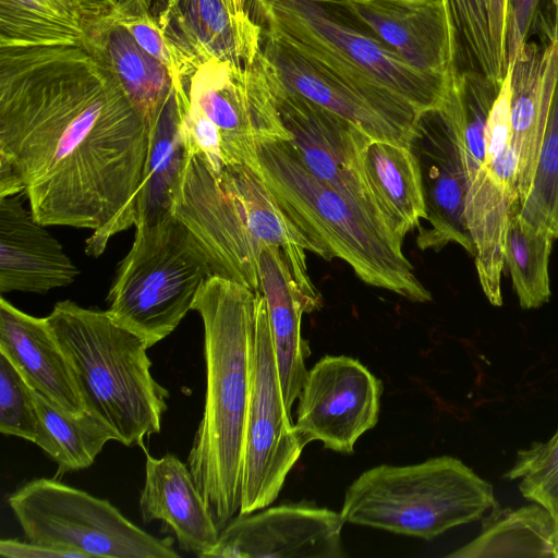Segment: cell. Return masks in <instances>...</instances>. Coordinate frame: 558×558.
I'll list each match as a JSON object with an SVG mask.
<instances>
[{
    "label": "cell",
    "mask_w": 558,
    "mask_h": 558,
    "mask_svg": "<svg viewBox=\"0 0 558 558\" xmlns=\"http://www.w3.org/2000/svg\"><path fill=\"white\" fill-rule=\"evenodd\" d=\"M150 130L83 41L0 45V167L35 219L93 230L87 255L135 221Z\"/></svg>",
    "instance_id": "cell-1"
},
{
    "label": "cell",
    "mask_w": 558,
    "mask_h": 558,
    "mask_svg": "<svg viewBox=\"0 0 558 558\" xmlns=\"http://www.w3.org/2000/svg\"><path fill=\"white\" fill-rule=\"evenodd\" d=\"M192 310L204 326L206 393L187 466L220 532L240 512L255 339V291L209 277Z\"/></svg>",
    "instance_id": "cell-2"
},
{
    "label": "cell",
    "mask_w": 558,
    "mask_h": 558,
    "mask_svg": "<svg viewBox=\"0 0 558 558\" xmlns=\"http://www.w3.org/2000/svg\"><path fill=\"white\" fill-rule=\"evenodd\" d=\"M252 4L263 29L332 72L408 128L415 130L422 113L444 105L453 76L417 69L329 5L318 0H253Z\"/></svg>",
    "instance_id": "cell-3"
},
{
    "label": "cell",
    "mask_w": 558,
    "mask_h": 558,
    "mask_svg": "<svg viewBox=\"0 0 558 558\" xmlns=\"http://www.w3.org/2000/svg\"><path fill=\"white\" fill-rule=\"evenodd\" d=\"M48 323L65 354L85 410L126 447L160 433L169 391L151 375L147 344L106 311L65 300Z\"/></svg>",
    "instance_id": "cell-4"
},
{
    "label": "cell",
    "mask_w": 558,
    "mask_h": 558,
    "mask_svg": "<svg viewBox=\"0 0 558 558\" xmlns=\"http://www.w3.org/2000/svg\"><path fill=\"white\" fill-rule=\"evenodd\" d=\"M258 172L312 239L344 260L365 283L410 301L432 300L402 252V242L368 208L312 174L288 141L258 145Z\"/></svg>",
    "instance_id": "cell-5"
},
{
    "label": "cell",
    "mask_w": 558,
    "mask_h": 558,
    "mask_svg": "<svg viewBox=\"0 0 558 558\" xmlns=\"http://www.w3.org/2000/svg\"><path fill=\"white\" fill-rule=\"evenodd\" d=\"M497 504L489 482L461 460L440 456L363 472L345 490L340 513L352 524L433 539Z\"/></svg>",
    "instance_id": "cell-6"
},
{
    "label": "cell",
    "mask_w": 558,
    "mask_h": 558,
    "mask_svg": "<svg viewBox=\"0 0 558 558\" xmlns=\"http://www.w3.org/2000/svg\"><path fill=\"white\" fill-rule=\"evenodd\" d=\"M211 276L204 250L171 215L135 226L133 244L109 289L107 312L150 348L174 331Z\"/></svg>",
    "instance_id": "cell-7"
},
{
    "label": "cell",
    "mask_w": 558,
    "mask_h": 558,
    "mask_svg": "<svg viewBox=\"0 0 558 558\" xmlns=\"http://www.w3.org/2000/svg\"><path fill=\"white\" fill-rule=\"evenodd\" d=\"M8 504L26 539L78 558H177L173 538L156 537L126 519L109 500L56 478H34Z\"/></svg>",
    "instance_id": "cell-8"
},
{
    "label": "cell",
    "mask_w": 558,
    "mask_h": 558,
    "mask_svg": "<svg viewBox=\"0 0 558 558\" xmlns=\"http://www.w3.org/2000/svg\"><path fill=\"white\" fill-rule=\"evenodd\" d=\"M280 384L266 301L255 292V339L239 514L270 506L303 451Z\"/></svg>",
    "instance_id": "cell-9"
},
{
    "label": "cell",
    "mask_w": 558,
    "mask_h": 558,
    "mask_svg": "<svg viewBox=\"0 0 558 558\" xmlns=\"http://www.w3.org/2000/svg\"><path fill=\"white\" fill-rule=\"evenodd\" d=\"M182 83L189 101L219 131L225 166L258 169L259 144L291 140L259 57L248 66L219 59L201 62Z\"/></svg>",
    "instance_id": "cell-10"
},
{
    "label": "cell",
    "mask_w": 558,
    "mask_h": 558,
    "mask_svg": "<svg viewBox=\"0 0 558 558\" xmlns=\"http://www.w3.org/2000/svg\"><path fill=\"white\" fill-rule=\"evenodd\" d=\"M171 216L181 221L204 250L214 276L259 291L258 252L240 204L203 158L186 147Z\"/></svg>",
    "instance_id": "cell-11"
},
{
    "label": "cell",
    "mask_w": 558,
    "mask_h": 558,
    "mask_svg": "<svg viewBox=\"0 0 558 558\" xmlns=\"http://www.w3.org/2000/svg\"><path fill=\"white\" fill-rule=\"evenodd\" d=\"M381 393V380L357 360L322 357L299 396L294 428L301 442L319 440L327 449L352 453L356 440L378 422Z\"/></svg>",
    "instance_id": "cell-12"
},
{
    "label": "cell",
    "mask_w": 558,
    "mask_h": 558,
    "mask_svg": "<svg viewBox=\"0 0 558 558\" xmlns=\"http://www.w3.org/2000/svg\"><path fill=\"white\" fill-rule=\"evenodd\" d=\"M259 61L283 125L290 133L288 142L301 162L316 178L354 198L383 220L364 173V153L373 138L348 120L286 89L265 68L260 54Z\"/></svg>",
    "instance_id": "cell-13"
},
{
    "label": "cell",
    "mask_w": 558,
    "mask_h": 558,
    "mask_svg": "<svg viewBox=\"0 0 558 558\" xmlns=\"http://www.w3.org/2000/svg\"><path fill=\"white\" fill-rule=\"evenodd\" d=\"M410 148L421 169L426 217L417 227L421 251L457 243L475 256L465 219L466 173L458 138L440 110L420 117Z\"/></svg>",
    "instance_id": "cell-14"
},
{
    "label": "cell",
    "mask_w": 558,
    "mask_h": 558,
    "mask_svg": "<svg viewBox=\"0 0 558 558\" xmlns=\"http://www.w3.org/2000/svg\"><path fill=\"white\" fill-rule=\"evenodd\" d=\"M340 512L306 505L239 514L205 558H343Z\"/></svg>",
    "instance_id": "cell-15"
},
{
    "label": "cell",
    "mask_w": 558,
    "mask_h": 558,
    "mask_svg": "<svg viewBox=\"0 0 558 558\" xmlns=\"http://www.w3.org/2000/svg\"><path fill=\"white\" fill-rule=\"evenodd\" d=\"M374 35L417 69L453 76L457 43L444 0H318Z\"/></svg>",
    "instance_id": "cell-16"
},
{
    "label": "cell",
    "mask_w": 558,
    "mask_h": 558,
    "mask_svg": "<svg viewBox=\"0 0 558 558\" xmlns=\"http://www.w3.org/2000/svg\"><path fill=\"white\" fill-rule=\"evenodd\" d=\"M155 16L186 74L210 59L248 66L262 52L263 28L235 0H160Z\"/></svg>",
    "instance_id": "cell-17"
},
{
    "label": "cell",
    "mask_w": 558,
    "mask_h": 558,
    "mask_svg": "<svg viewBox=\"0 0 558 558\" xmlns=\"http://www.w3.org/2000/svg\"><path fill=\"white\" fill-rule=\"evenodd\" d=\"M260 60L286 89L348 120L375 141L410 147L415 130L265 29Z\"/></svg>",
    "instance_id": "cell-18"
},
{
    "label": "cell",
    "mask_w": 558,
    "mask_h": 558,
    "mask_svg": "<svg viewBox=\"0 0 558 558\" xmlns=\"http://www.w3.org/2000/svg\"><path fill=\"white\" fill-rule=\"evenodd\" d=\"M80 274L61 243L15 195L0 198V292L47 293Z\"/></svg>",
    "instance_id": "cell-19"
},
{
    "label": "cell",
    "mask_w": 558,
    "mask_h": 558,
    "mask_svg": "<svg viewBox=\"0 0 558 558\" xmlns=\"http://www.w3.org/2000/svg\"><path fill=\"white\" fill-rule=\"evenodd\" d=\"M220 178L240 204L257 252L264 245L280 248L312 312L318 310L322 298L308 275L306 252L329 260L328 251L290 217L257 169L248 165H228Z\"/></svg>",
    "instance_id": "cell-20"
},
{
    "label": "cell",
    "mask_w": 558,
    "mask_h": 558,
    "mask_svg": "<svg viewBox=\"0 0 558 558\" xmlns=\"http://www.w3.org/2000/svg\"><path fill=\"white\" fill-rule=\"evenodd\" d=\"M510 121L518 157V194L527 196L538 162L558 77V44L525 43L511 64Z\"/></svg>",
    "instance_id": "cell-21"
},
{
    "label": "cell",
    "mask_w": 558,
    "mask_h": 558,
    "mask_svg": "<svg viewBox=\"0 0 558 558\" xmlns=\"http://www.w3.org/2000/svg\"><path fill=\"white\" fill-rule=\"evenodd\" d=\"M145 477L140 495L144 523L160 520L175 536L179 547L198 557L216 545L220 530L194 478L174 454H149L145 446Z\"/></svg>",
    "instance_id": "cell-22"
},
{
    "label": "cell",
    "mask_w": 558,
    "mask_h": 558,
    "mask_svg": "<svg viewBox=\"0 0 558 558\" xmlns=\"http://www.w3.org/2000/svg\"><path fill=\"white\" fill-rule=\"evenodd\" d=\"M81 23L83 44L110 72L151 131L174 90L172 74L141 48L105 8Z\"/></svg>",
    "instance_id": "cell-23"
},
{
    "label": "cell",
    "mask_w": 558,
    "mask_h": 558,
    "mask_svg": "<svg viewBox=\"0 0 558 558\" xmlns=\"http://www.w3.org/2000/svg\"><path fill=\"white\" fill-rule=\"evenodd\" d=\"M0 353L33 389L74 415L86 411L69 361L47 317L26 314L3 296L0 298Z\"/></svg>",
    "instance_id": "cell-24"
},
{
    "label": "cell",
    "mask_w": 558,
    "mask_h": 558,
    "mask_svg": "<svg viewBox=\"0 0 558 558\" xmlns=\"http://www.w3.org/2000/svg\"><path fill=\"white\" fill-rule=\"evenodd\" d=\"M258 277L259 291L266 301L284 403L291 413L308 372L305 359L311 352L302 337L301 323L303 314L312 313V310L280 248L262 246Z\"/></svg>",
    "instance_id": "cell-25"
},
{
    "label": "cell",
    "mask_w": 558,
    "mask_h": 558,
    "mask_svg": "<svg viewBox=\"0 0 558 558\" xmlns=\"http://www.w3.org/2000/svg\"><path fill=\"white\" fill-rule=\"evenodd\" d=\"M364 173L380 218L403 242L426 217L416 156L410 147L372 140L364 153Z\"/></svg>",
    "instance_id": "cell-26"
},
{
    "label": "cell",
    "mask_w": 558,
    "mask_h": 558,
    "mask_svg": "<svg viewBox=\"0 0 558 558\" xmlns=\"http://www.w3.org/2000/svg\"><path fill=\"white\" fill-rule=\"evenodd\" d=\"M501 84L474 70L458 71L439 109L458 138L466 173L465 206L489 193L493 180L484 170L485 130Z\"/></svg>",
    "instance_id": "cell-27"
},
{
    "label": "cell",
    "mask_w": 558,
    "mask_h": 558,
    "mask_svg": "<svg viewBox=\"0 0 558 558\" xmlns=\"http://www.w3.org/2000/svg\"><path fill=\"white\" fill-rule=\"evenodd\" d=\"M448 557L558 558L555 515L537 502L517 509L497 504L483 519L478 536Z\"/></svg>",
    "instance_id": "cell-28"
},
{
    "label": "cell",
    "mask_w": 558,
    "mask_h": 558,
    "mask_svg": "<svg viewBox=\"0 0 558 558\" xmlns=\"http://www.w3.org/2000/svg\"><path fill=\"white\" fill-rule=\"evenodd\" d=\"M186 157L180 130L175 87L150 131V144L135 199L134 226L158 222L171 215L177 183Z\"/></svg>",
    "instance_id": "cell-29"
},
{
    "label": "cell",
    "mask_w": 558,
    "mask_h": 558,
    "mask_svg": "<svg viewBox=\"0 0 558 558\" xmlns=\"http://www.w3.org/2000/svg\"><path fill=\"white\" fill-rule=\"evenodd\" d=\"M32 396L45 430L41 449L57 463L59 474L89 468L105 445L116 440L89 412L74 415L33 388Z\"/></svg>",
    "instance_id": "cell-30"
},
{
    "label": "cell",
    "mask_w": 558,
    "mask_h": 558,
    "mask_svg": "<svg viewBox=\"0 0 558 558\" xmlns=\"http://www.w3.org/2000/svg\"><path fill=\"white\" fill-rule=\"evenodd\" d=\"M515 210L510 217L505 241V266L512 278L520 306L537 308L550 298L548 264L550 233L529 222Z\"/></svg>",
    "instance_id": "cell-31"
},
{
    "label": "cell",
    "mask_w": 558,
    "mask_h": 558,
    "mask_svg": "<svg viewBox=\"0 0 558 558\" xmlns=\"http://www.w3.org/2000/svg\"><path fill=\"white\" fill-rule=\"evenodd\" d=\"M81 21L52 0H0V45L83 41Z\"/></svg>",
    "instance_id": "cell-32"
},
{
    "label": "cell",
    "mask_w": 558,
    "mask_h": 558,
    "mask_svg": "<svg viewBox=\"0 0 558 558\" xmlns=\"http://www.w3.org/2000/svg\"><path fill=\"white\" fill-rule=\"evenodd\" d=\"M448 9L457 43L458 60L465 70L485 74L501 84L507 64L501 60L492 33L490 0H444Z\"/></svg>",
    "instance_id": "cell-33"
},
{
    "label": "cell",
    "mask_w": 558,
    "mask_h": 558,
    "mask_svg": "<svg viewBox=\"0 0 558 558\" xmlns=\"http://www.w3.org/2000/svg\"><path fill=\"white\" fill-rule=\"evenodd\" d=\"M519 211L558 239V77L533 183Z\"/></svg>",
    "instance_id": "cell-34"
},
{
    "label": "cell",
    "mask_w": 558,
    "mask_h": 558,
    "mask_svg": "<svg viewBox=\"0 0 558 558\" xmlns=\"http://www.w3.org/2000/svg\"><path fill=\"white\" fill-rule=\"evenodd\" d=\"M105 10L151 57L167 66L175 84L186 74V64L161 31L148 0H104Z\"/></svg>",
    "instance_id": "cell-35"
},
{
    "label": "cell",
    "mask_w": 558,
    "mask_h": 558,
    "mask_svg": "<svg viewBox=\"0 0 558 558\" xmlns=\"http://www.w3.org/2000/svg\"><path fill=\"white\" fill-rule=\"evenodd\" d=\"M505 476L520 480L522 496L555 515L558 512V429L548 440L519 450Z\"/></svg>",
    "instance_id": "cell-36"
},
{
    "label": "cell",
    "mask_w": 558,
    "mask_h": 558,
    "mask_svg": "<svg viewBox=\"0 0 558 558\" xmlns=\"http://www.w3.org/2000/svg\"><path fill=\"white\" fill-rule=\"evenodd\" d=\"M0 432L43 447L45 430L32 388L20 371L0 353Z\"/></svg>",
    "instance_id": "cell-37"
},
{
    "label": "cell",
    "mask_w": 558,
    "mask_h": 558,
    "mask_svg": "<svg viewBox=\"0 0 558 558\" xmlns=\"http://www.w3.org/2000/svg\"><path fill=\"white\" fill-rule=\"evenodd\" d=\"M541 0H508L507 59L512 63L526 43Z\"/></svg>",
    "instance_id": "cell-38"
},
{
    "label": "cell",
    "mask_w": 558,
    "mask_h": 558,
    "mask_svg": "<svg viewBox=\"0 0 558 558\" xmlns=\"http://www.w3.org/2000/svg\"><path fill=\"white\" fill-rule=\"evenodd\" d=\"M0 555L8 558H78L72 551L46 546L31 541L13 538L0 541Z\"/></svg>",
    "instance_id": "cell-39"
},
{
    "label": "cell",
    "mask_w": 558,
    "mask_h": 558,
    "mask_svg": "<svg viewBox=\"0 0 558 558\" xmlns=\"http://www.w3.org/2000/svg\"><path fill=\"white\" fill-rule=\"evenodd\" d=\"M492 33L501 60L508 66L507 59V16L508 0H490Z\"/></svg>",
    "instance_id": "cell-40"
},
{
    "label": "cell",
    "mask_w": 558,
    "mask_h": 558,
    "mask_svg": "<svg viewBox=\"0 0 558 558\" xmlns=\"http://www.w3.org/2000/svg\"><path fill=\"white\" fill-rule=\"evenodd\" d=\"M63 11L82 22L85 16L98 13L104 9L100 0H52Z\"/></svg>",
    "instance_id": "cell-41"
},
{
    "label": "cell",
    "mask_w": 558,
    "mask_h": 558,
    "mask_svg": "<svg viewBox=\"0 0 558 558\" xmlns=\"http://www.w3.org/2000/svg\"><path fill=\"white\" fill-rule=\"evenodd\" d=\"M550 41L558 44V0H555L554 24L553 32L550 35Z\"/></svg>",
    "instance_id": "cell-42"
},
{
    "label": "cell",
    "mask_w": 558,
    "mask_h": 558,
    "mask_svg": "<svg viewBox=\"0 0 558 558\" xmlns=\"http://www.w3.org/2000/svg\"><path fill=\"white\" fill-rule=\"evenodd\" d=\"M239 8L242 9V10H247V5L248 4H252L253 0H235Z\"/></svg>",
    "instance_id": "cell-43"
},
{
    "label": "cell",
    "mask_w": 558,
    "mask_h": 558,
    "mask_svg": "<svg viewBox=\"0 0 558 558\" xmlns=\"http://www.w3.org/2000/svg\"><path fill=\"white\" fill-rule=\"evenodd\" d=\"M556 526H557V553H558V512L555 514Z\"/></svg>",
    "instance_id": "cell-44"
}]
</instances>
